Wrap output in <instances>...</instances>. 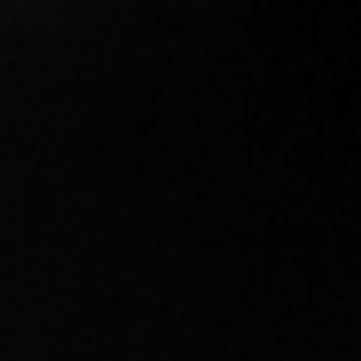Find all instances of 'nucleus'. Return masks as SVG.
Returning <instances> with one entry per match:
<instances>
[]
</instances>
